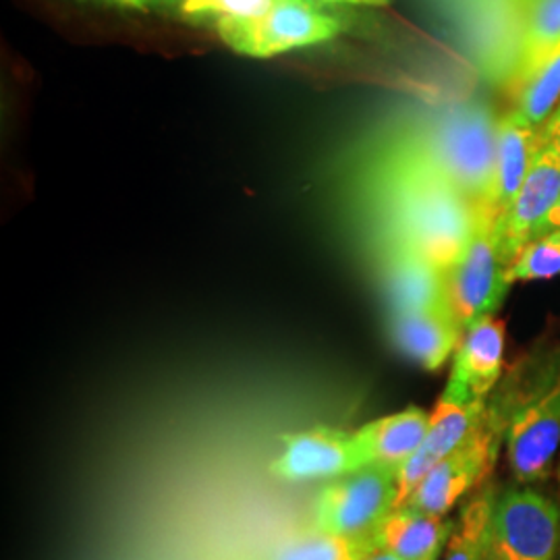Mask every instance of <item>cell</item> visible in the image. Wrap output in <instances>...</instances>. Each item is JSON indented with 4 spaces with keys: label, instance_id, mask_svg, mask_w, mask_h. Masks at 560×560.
<instances>
[{
    "label": "cell",
    "instance_id": "3",
    "mask_svg": "<svg viewBox=\"0 0 560 560\" xmlns=\"http://www.w3.org/2000/svg\"><path fill=\"white\" fill-rule=\"evenodd\" d=\"M217 32L235 52L270 59L295 48L332 40L340 32V21L320 11L312 0H277L256 18H219Z\"/></svg>",
    "mask_w": 560,
    "mask_h": 560
},
{
    "label": "cell",
    "instance_id": "26",
    "mask_svg": "<svg viewBox=\"0 0 560 560\" xmlns=\"http://www.w3.org/2000/svg\"><path fill=\"white\" fill-rule=\"evenodd\" d=\"M328 4H363V7H386L390 0H322Z\"/></svg>",
    "mask_w": 560,
    "mask_h": 560
},
{
    "label": "cell",
    "instance_id": "11",
    "mask_svg": "<svg viewBox=\"0 0 560 560\" xmlns=\"http://www.w3.org/2000/svg\"><path fill=\"white\" fill-rule=\"evenodd\" d=\"M488 400H465L442 390L434 411H430L428 434L418 453L399 469V506L444 457L471 436L480 423ZM397 506V509H399Z\"/></svg>",
    "mask_w": 560,
    "mask_h": 560
},
{
    "label": "cell",
    "instance_id": "19",
    "mask_svg": "<svg viewBox=\"0 0 560 560\" xmlns=\"http://www.w3.org/2000/svg\"><path fill=\"white\" fill-rule=\"evenodd\" d=\"M497 494L494 483H486L460 509L459 520L455 521L441 560H488V534Z\"/></svg>",
    "mask_w": 560,
    "mask_h": 560
},
{
    "label": "cell",
    "instance_id": "6",
    "mask_svg": "<svg viewBox=\"0 0 560 560\" xmlns=\"http://www.w3.org/2000/svg\"><path fill=\"white\" fill-rule=\"evenodd\" d=\"M506 270L494 235V217L478 208L471 240L448 270V305L463 332L499 312L513 287Z\"/></svg>",
    "mask_w": 560,
    "mask_h": 560
},
{
    "label": "cell",
    "instance_id": "10",
    "mask_svg": "<svg viewBox=\"0 0 560 560\" xmlns=\"http://www.w3.org/2000/svg\"><path fill=\"white\" fill-rule=\"evenodd\" d=\"M360 469L353 432L328 425L282 436V451L270 471L282 481L337 480Z\"/></svg>",
    "mask_w": 560,
    "mask_h": 560
},
{
    "label": "cell",
    "instance_id": "2",
    "mask_svg": "<svg viewBox=\"0 0 560 560\" xmlns=\"http://www.w3.org/2000/svg\"><path fill=\"white\" fill-rule=\"evenodd\" d=\"M501 119L488 104L469 102L444 110L409 145V154L481 206L492 187Z\"/></svg>",
    "mask_w": 560,
    "mask_h": 560
},
{
    "label": "cell",
    "instance_id": "4",
    "mask_svg": "<svg viewBox=\"0 0 560 560\" xmlns=\"http://www.w3.org/2000/svg\"><path fill=\"white\" fill-rule=\"evenodd\" d=\"M399 469L372 463L328 481L314 501L312 527L340 536L374 532L399 506Z\"/></svg>",
    "mask_w": 560,
    "mask_h": 560
},
{
    "label": "cell",
    "instance_id": "13",
    "mask_svg": "<svg viewBox=\"0 0 560 560\" xmlns=\"http://www.w3.org/2000/svg\"><path fill=\"white\" fill-rule=\"evenodd\" d=\"M381 282L390 312L448 305V272L399 241H384Z\"/></svg>",
    "mask_w": 560,
    "mask_h": 560
},
{
    "label": "cell",
    "instance_id": "24",
    "mask_svg": "<svg viewBox=\"0 0 560 560\" xmlns=\"http://www.w3.org/2000/svg\"><path fill=\"white\" fill-rule=\"evenodd\" d=\"M541 148H552L560 152V102L552 115L540 127Z\"/></svg>",
    "mask_w": 560,
    "mask_h": 560
},
{
    "label": "cell",
    "instance_id": "5",
    "mask_svg": "<svg viewBox=\"0 0 560 560\" xmlns=\"http://www.w3.org/2000/svg\"><path fill=\"white\" fill-rule=\"evenodd\" d=\"M559 548L557 502L521 483L497 494L488 534V560H557Z\"/></svg>",
    "mask_w": 560,
    "mask_h": 560
},
{
    "label": "cell",
    "instance_id": "17",
    "mask_svg": "<svg viewBox=\"0 0 560 560\" xmlns=\"http://www.w3.org/2000/svg\"><path fill=\"white\" fill-rule=\"evenodd\" d=\"M453 527L455 521L399 506L382 521L374 534L382 550H388L399 559L430 560L441 557Z\"/></svg>",
    "mask_w": 560,
    "mask_h": 560
},
{
    "label": "cell",
    "instance_id": "23",
    "mask_svg": "<svg viewBox=\"0 0 560 560\" xmlns=\"http://www.w3.org/2000/svg\"><path fill=\"white\" fill-rule=\"evenodd\" d=\"M277 0H185L183 13L191 18L214 15L217 20L224 15H240V18H256L266 13Z\"/></svg>",
    "mask_w": 560,
    "mask_h": 560
},
{
    "label": "cell",
    "instance_id": "7",
    "mask_svg": "<svg viewBox=\"0 0 560 560\" xmlns=\"http://www.w3.org/2000/svg\"><path fill=\"white\" fill-rule=\"evenodd\" d=\"M504 439L481 416L471 436L416 486L400 506L446 517L453 506L486 480L499 459Z\"/></svg>",
    "mask_w": 560,
    "mask_h": 560
},
{
    "label": "cell",
    "instance_id": "9",
    "mask_svg": "<svg viewBox=\"0 0 560 560\" xmlns=\"http://www.w3.org/2000/svg\"><path fill=\"white\" fill-rule=\"evenodd\" d=\"M504 444L517 483L546 480L560 446V382L521 409Z\"/></svg>",
    "mask_w": 560,
    "mask_h": 560
},
{
    "label": "cell",
    "instance_id": "29",
    "mask_svg": "<svg viewBox=\"0 0 560 560\" xmlns=\"http://www.w3.org/2000/svg\"><path fill=\"white\" fill-rule=\"evenodd\" d=\"M442 557V555H441ZM441 557H434V559H430V560H441Z\"/></svg>",
    "mask_w": 560,
    "mask_h": 560
},
{
    "label": "cell",
    "instance_id": "27",
    "mask_svg": "<svg viewBox=\"0 0 560 560\" xmlns=\"http://www.w3.org/2000/svg\"><path fill=\"white\" fill-rule=\"evenodd\" d=\"M557 226H560V201L559 206L555 208V212L550 214V219L544 222V226H541L540 233H538V237L544 235V233H548V231H552V229H557ZM538 237H536V240H538Z\"/></svg>",
    "mask_w": 560,
    "mask_h": 560
},
{
    "label": "cell",
    "instance_id": "16",
    "mask_svg": "<svg viewBox=\"0 0 560 560\" xmlns=\"http://www.w3.org/2000/svg\"><path fill=\"white\" fill-rule=\"evenodd\" d=\"M428 425L430 413L420 407H409L399 413L368 421L353 432L360 467L372 463L400 467L418 453L428 434Z\"/></svg>",
    "mask_w": 560,
    "mask_h": 560
},
{
    "label": "cell",
    "instance_id": "28",
    "mask_svg": "<svg viewBox=\"0 0 560 560\" xmlns=\"http://www.w3.org/2000/svg\"><path fill=\"white\" fill-rule=\"evenodd\" d=\"M363 560H402L397 557V555H393V552H388V550H382V548H378V550H374L372 555H368L365 559Z\"/></svg>",
    "mask_w": 560,
    "mask_h": 560
},
{
    "label": "cell",
    "instance_id": "18",
    "mask_svg": "<svg viewBox=\"0 0 560 560\" xmlns=\"http://www.w3.org/2000/svg\"><path fill=\"white\" fill-rule=\"evenodd\" d=\"M560 46V0H525L521 36L513 62V83L520 88Z\"/></svg>",
    "mask_w": 560,
    "mask_h": 560
},
{
    "label": "cell",
    "instance_id": "8",
    "mask_svg": "<svg viewBox=\"0 0 560 560\" xmlns=\"http://www.w3.org/2000/svg\"><path fill=\"white\" fill-rule=\"evenodd\" d=\"M560 201V152L541 148L517 196L494 221L501 258L511 266L529 241L536 240L544 222Z\"/></svg>",
    "mask_w": 560,
    "mask_h": 560
},
{
    "label": "cell",
    "instance_id": "12",
    "mask_svg": "<svg viewBox=\"0 0 560 560\" xmlns=\"http://www.w3.org/2000/svg\"><path fill=\"white\" fill-rule=\"evenodd\" d=\"M504 370V324L488 316L471 324L453 355L444 393L465 400H488Z\"/></svg>",
    "mask_w": 560,
    "mask_h": 560
},
{
    "label": "cell",
    "instance_id": "25",
    "mask_svg": "<svg viewBox=\"0 0 560 560\" xmlns=\"http://www.w3.org/2000/svg\"><path fill=\"white\" fill-rule=\"evenodd\" d=\"M120 4L136 7V9H150V7H171V9H183L185 0H117Z\"/></svg>",
    "mask_w": 560,
    "mask_h": 560
},
{
    "label": "cell",
    "instance_id": "20",
    "mask_svg": "<svg viewBox=\"0 0 560 560\" xmlns=\"http://www.w3.org/2000/svg\"><path fill=\"white\" fill-rule=\"evenodd\" d=\"M376 534L361 536H340L320 529H310L300 538L289 541L279 560H363L374 550H378Z\"/></svg>",
    "mask_w": 560,
    "mask_h": 560
},
{
    "label": "cell",
    "instance_id": "1",
    "mask_svg": "<svg viewBox=\"0 0 560 560\" xmlns=\"http://www.w3.org/2000/svg\"><path fill=\"white\" fill-rule=\"evenodd\" d=\"M390 175L386 240L399 241L448 272L471 240L478 208L407 150Z\"/></svg>",
    "mask_w": 560,
    "mask_h": 560
},
{
    "label": "cell",
    "instance_id": "21",
    "mask_svg": "<svg viewBox=\"0 0 560 560\" xmlns=\"http://www.w3.org/2000/svg\"><path fill=\"white\" fill-rule=\"evenodd\" d=\"M560 102V46L517 88L515 108L523 119L541 127Z\"/></svg>",
    "mask_w": 560,
    "mask_h": 560
},
{
    "label": "cell",
    "instance_id": "14",
    "mask_svg": "<svg viewBox=\"0 0 560 560\" xmlns=\"http://www.w3.org/2000/svg\"><path fill=\"white\" fill-rule=\"evenodd\" d=\"M388 330L400 353L430 372L451 360L463 339V328L446 305L390 312Z\"/></svg>",
    "mask_w": 560,
    "mask_h": 560
},
{
    "label": "cell",
    "instance_id": "15",
    "mask_svg": "<svg viewBox=\"0 0 560 560\" xmlns=\"http://www.w3.org/2000/svg\"><path fill=\"white\" fill-rule=\"evenodd\" d=\"M540 150L538 125L523 119L517 110H511L501 117L492 187L486 201L478 208L488 210L497 221V217L517 196Z\"/></svg>",
    "mask_w": 560,
    "mask_h": 560
},
{
    "label": "cell",
    "instance_id": "22",
    "mask_svg": "<svg viewBox=\"0 0 560 560\" xmlns=\"http://www.w3.org/2000/svg\"><path fill=\"white\" fill-rule=\"evenodd\" d=\"M506 277L511 284L560 277V226L544 233L538 240L529 241L509 266Z\"/></svg>",
    "mask_w": 560,
    "mask_h": 560
}]
</instances>
